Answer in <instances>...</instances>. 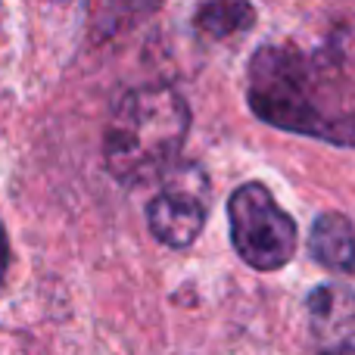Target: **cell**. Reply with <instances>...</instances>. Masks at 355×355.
<instances>
[{
	"instance_id": "obj_7",
	"label": "cell",
	"mask_w": 355,
	"mask_h": 355,
	"mask_svg": "<svg viewBox=\"0 0 355 355\" xmlns=\"http://www.w3.org/2000/svg\"><path fill=\"white\" fill-rule=\"evenodd\" d=\"M162 0H97L94 6V31L97 37H112L119 31L137 25L141 19L153 16Z\"/></svg>"
},
{
	"instance_id": "obj_5",
	"label": "cell",
	"mask_w": 355,
	"mask_h": 355,
	"mask_svg": "<svg viewBox=\"0 0 355 355\" xmlns=\"http://www.w3.org/2000/svg\"><path fill=\"white\" fill-rule=\"evenodd\" d=\"M309 252L318 265L331 271L355 268V227L346 215L321 212L309 234Z\"/></svg>"
},
{
	"instance_id": "obj_6",
	"label": "cell",
	"mask_w": 355,
	"mask_h": 355,
	"mask_svg": "<svg viewBox=\"0 0 355 355\" xmlns=\"http://www.w3.org/2000/svg\"><path fill=\"white\" fill-rule=\"evenodd\" d=\"M252 22H256V10L250 0H209L193 16L196 31L212 41H227V37L252 28Z\"/></svg>"
},
{
	"instance_id": "obj_3",
	"label": "cell",
	"mask_w": 355,
	"mask_h": 355,
	"mask_svg": "<svg viewBox=\"0 0 355 355\" xmlns=\"http://www.w3.org/2000/svg\"><path fill=\"white\" fill-rule=\"evenodd\" d=\"M234 252L256 271H277L296 252V221L262 181H246L227 200Z\"/></svg>"
},
{
	"instance_id": "obj_2",
	"label": "cell",
	"mask_w": 355,
	"mask_h": 355,
	"mask_svg": "<svg viewBox=\"0 0 355 355\" xmlns=\"http://www.w3.org/2000/svg\"><path fill=\"white\" fill-rule=\"evenodd\" d=\"M190 131V110L172 87H135L116 103L103 135L106 172L141 187L175 168Z\"/></svg>"
},
{
	"instance_id": "obj_8",
	"label": "cell",
	"mask_w": 355,
	"mask_h": 355,
	"mask_svg": "<svg viewBox=\"0 0 355 355\" xmlns=\"http://www.w3.org/2000/svg\"><path fill=\"white\" fill-rule=\"evenodd\" d=\"M6 271H10V240H6V227L0 225V284H3Z\"/></svg>"
},
{
	"instance_id": "obj_1",
	"label": "cell",
	"mask_w": 355,
	"mask_h": 355,
	"mask_svg": "<svg viewBox=\"0 0 355 355\" xmlns=\"http://www.w3.org/2000/svg\"><path fill=\"white\" fill-rule=\"evenodd\" d=\"M324 87L315 62L300 50L265 44L250 60L246 103L256 119L281 131L352 147L355 112L340 103H327Z\"/></svg>"
},
{
	"instance_id": "obj_9",
	"label": "cell",
	"mask_w": 355,
	"mask_h": 355,
	"mask_svg": "<svg viewBox=\"0 0 355 355\" xmlns=\"http://www.w3.org/2000/svg\"><path fill=\"white\" fill-rule=\"evenodd\" d=\"M324 355H355V346H337V349H327Z\"/></svg>"
},
{
	"instance_id": "obj_4",
	"label": "cell",
	"mask_w": 355,
	"mask_h": 355,
	"mask_svg": "<svg viewBox=\"0 0 355 355\" xmlns=\"http://www.w3.org/2000/svg\"><path fill=\"white\" fill-rule=\"evenodd\" d=\"M209 215V181L200 166H175L166 175V187L150 200L147 225L159 243L184 250L206 227Z\"/></svg>"
},
{
	"instance_id": "obj_10",
	"label": "cell",
	"mask_w": 355,
	"mask_h": 355,
	"mask_svg": "<svg viewBox=\"0 0 355 355\" xmlns=\"http://www.w3.org/2000/svg\"><path fill=\"white\" fill-rule=\"evenodd\" d=\"M50 3H62V0H50Z\"/></svg>"
}]
</instances>
